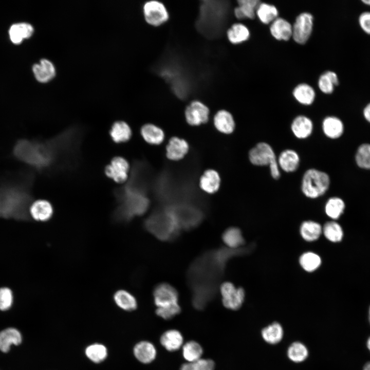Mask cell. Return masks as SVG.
<instances>
[{"label":"cell","instance_id":"9","mask_svg":"<svg viewBox=\"0 0 370 370\" xmlns=\"http://www.w3.org/2000/svg\"><path fill=\"white\" fill-rule=\"evenodd\" d=\"M313 16L308 12H303L296 18L292 26V37L299 44L305 43L312 30Z\"/></svg>","mask_w":370,"mask_h":370},{"label":"cell","instance_id":"38","mask_svg":"<svg viewBox=\"0 0 370 370\" xmlns=\"http://www.w3.org/2000/svg\"><path fill=\"white\" fill-rule=\"evenodd\" d=\"M322 233L327 239L332 243L340 242L343 236L341 226L335 221H327L322 227Z\"/></svg>","mask_w":370,"mask_h":370},{"label":"cell","instance_id":"16","mask_svg":"<svg viewBox=\"0 0 370 370\" xmlns=\"http://www.w3.org/2000/svg\"><path fill=\"white\" fill-rule=\"evenodd\" d=\"M277 161L280 169L286 173H292L298 169L300 158L295 151L288 149L281 152Z\"/></svg>","mask_w":370,"mask_h":370},{"label":"cell","instance_id":"1","mask_svg":"<svg viewBox=\"0 0 370 370\" xmlns=\"http://www.w3.org/2000/svg\"><path fill=\"white\" fill-rule=\"evenodd\" d=\"M84 136L82 127L73 125L47 140H20L13 153L20 160L45 174L69 172L79 164Z\"/></svg>","mask_w":370,"mask_h":370},{"label":"cell","instance_id":"37","mask_svg":"<svg viewBox=\"0 0 370 370\" xmlns=\"http://www.w3.org/2000/svg\"><path fill=\"white\" fill-rule=\"evenodd\" d=\"M227 37L232 44H239L248 39L250 32L248 28L243 24L235 23L227 31Z\"/></svg>","mask_w":370,"mask_h":370},{"label":"cell","instance_id":"18","mask_svg":"<svg viewBox=\"0 0 370 370\" xmlns=\"http://www.w3.org/2000/svg\"><path fill=\"white\" fill-rule=\"evenodd\" d=\"M220 176L214 169L206 170L200 177L199 186L205 192L208 194L216 193L220 186Z\"/></svg>","mask_w":370,"mask_h":370},{"label":"cell","instance_id":"3","mask_svg":"<svg viewBox=\"0 0 370 370\" xmlns=\"http://www.w3.org/2000/svg\"><path fill=\"white\" fill-rule=\"evenodd\" d=\"M29 189L6 186L0 187V218L28 221L33 202Z\"/></svg>","mask_w":370,"mask_h":370},{"label":"cell","instance_id":"39","mask_svg":"<svg viewBox=\"0 0 370 370\" xmlns=\"http://www.w3.org/2000/svg\"><path fill=\"white\" fill-rule=\"evenodd\" d=\"M256 14L262 23L267 24L277 18L278 11L274 6L262 3L257 7Z\"/></svg>","mask_w":370,"mask_h":370},{"label":"cell","instance_id":"48","mask_svg":"<svg viewBox=\"0 0 370 370\" xmlns=\"http://www.w3.org/2000/svg\"><path fill=\"white\" fill-rule=\"evenodd\" d=\"M359 23L361 28L370 34V12L362 13L359 17Z\"/></svg>","mask_w":370,"mask_h":370},{"label":"cell","instance_id":"14","mask_svg":"<svg viewBox=\"0 0 370 370\" xmlns=\"http://www.w3.org/2000/svg\"><path fill=\"white\" fill-rule=\"evenodd\" d=\"M189 144L184 139L177 136L171 137L166 146V157L172 161L182 159L189 151Z\"/></svg>","mask_w":370,"mask_h":370},{"label":"cell","instance_id":"44","mask_svg":"<svg viewBox=\"0 0 370 370\" xmlns=\"http://www.w3.org/2000/svg\"><path fill=\"white\" fill-rule=\"evenodd\" d=\"M85 354L87 358L92 362L99 363L106 358L107 351L104 345L95 343L88 346L86 348Z\"/></svg>","mask_w":370,"mask_h":370},{"label":"cell","instance_id":"26","mask_svg":"<svg viewBox=\"0 0 370 370\" xmlns=\"http://www.w3.org/2000/svg\"><path fill=\"white\" fill-rule=\"evenodd\" d=\"M183 342L181 334L176 329H170L164 332L160 338V343L168 351L178 350Z\"/></svg>","mask_w":370,"mask_h":370},{"label":"cell","instance_id":"25","mask_svg":"<svg viewBox=\"0 0 370 370\" xmlns=\"http://www.w3.org/2000/svg\"><path fill=\"white\" fill-rule=\"evenodd\" d=\"M322 233L321 225L313 220H305L302 223L300 227V234L302 238L307 242L317 240Z\"/></svg>","mask_w":370,"mask_h":370},{"label":"cell","instance_id":"10","mask_svg":"<svg viewBox=\"0 0 370 370\" xmlns=\"http://www.w3.org/2000/svg\"><path fill=\"white\" fill-rule=\"evenodd\" d=\"M143 9L145 20L152 26H159L169 18L168 12L165 7L159 1L147 2L144 4Z\"/></svg>","mask_w":370,"mask_h":370},{"label":"cell","instance_id":"24","mask_svg":"<svg viewBox=\"0 0 370 370\" xmlns=\"http://www.w3.org/2000/svg\"><path fill=\"white\" fill-rule=\"evenodd\" d=\"M134 354L140 362L147 364L152 362L156 356V349L154 345L148 341H141L134 348Z\"/></svg>","mask_w":370,"mask_h":370},{"label":"cell","instance_id":"27","mask_svg":"<svg viewBox=\"0 0 370 370\" xmlns=\"http://www.w3.org/2000/svg\"><path fill=\"white\" fill-rule=\"evenodd\" d=\"M9 32L11 42L15 44H19L24 39H28L32 35L33 28L28 23H17L11 26Z\"/></svg>","mask_w":370,"mask_h":370},{"label":"cell","instance_id":"50","mask_svg":"<svg viewBox=\"0 0 370 370\" xmlns=\"http://www.w3.org/2000/svg\"><path fill=\"white\" fill-rule=\"evenodd\" d=\"M363 370H370V362L366 363L364 366Z\"/></svg>","mask_w":370,"mask_h":370},{"label":"cell","instance_id":"53","mask_svg":"<svg viewBox=\"0 0 370 370\" xmlns=\"http://www.w3.org/2000/svg\"><path fill=\"white\" fill-rule=\"evenodd\" d=\"M368 313H369V322H370V307H369V308Z\"/></svg>","mask_w":370,"mask_h":370},{"label":"cell","instance_id":"7","mask_svg":"<svg viewBox=\"0 0 370 370\" xmlns=\"http://www.w3.org/2000/svg\"><path fill=\"white\" fill-rule=\"evenodd\" d=\"M219 290L223 304L226 308L235 310L241 307L245 297L243 287H237L230 282H225L221 284Z\"/></svg>","mask_w":370,"mask_h":370},{"label":"cell","instance_id":"40","mask_svg":"<svg viewBox=\"0 0 370 370\" xmlns=\"http://www.w3.org/2000/svg\"><path fill=\"white\" fill-rule=\"evenodd\" d=\"M339 83L337 74L334 71H327L321 75L318 81L320 89L325 94H330L334 87Z\"/></svg>","mask_w":370,"mask_h":370},{"label":"cell","instance_id":"35","mask_svg":"<svg viewBox=\"0 0 370 370\" xmlns=\"http://www.w3.org/2000/svg\"><path fill=\"white\" fill-rule=\"evenodd\" d=\"M299 262L300 266L304 271L312 272L320 267L322 263V259L316 253L307 251L301 255Z\"/></svg>","mask_w":370,"mask_h":370},{"label":"cell","instance_id":"12","mask_svg":"<svg viewBox=\"0 0 370 370\" xmlns=\"http://www.w3.org/2000/svg\"><path fill=\"white\" fill-rule=\"evenodd\" d=\"M210 110L202 102L195 100L191 102L186 108L185 119L191 126H199L207 123L209 120Z\"/></svg>","mask_w":370,"mask_h":370},{"label":"cell","instance_id":"29","mask_svg":"<svg viewBox=\"0 0 370 370\" xmlns=\"http://www.w3.org/2000/svg\"><path fill=\"white\" fill-rule=\"evenodd\" d=\"M21 341V335L15 328H7L0 332V350L3 352L8 351L12 344L17 345Z\"/></svg>","mask_w":370,"mask_h":370},{"label":"cell","instance_id":"13","mask_svg":"<svg viewBox=\"0 0 370 370\" xmlns=\"http://www.w3.org/2000/svg\"><path fill=\"white\" fill-rule=\"evenodd\" d=\"M130 169V164L125 159L117 156L113 158L106 166L105 173L115 182L122 183L127 180Z\"/></svg>","mask_w":370,"mask_h":370},{"label":"cell","instance_id":"30","mask_svg":"<svg viewBox=\"0 0 370 370\" xmlns=\"http://www.w3.org/2000/svg\"><path fill=\"white\" fill-rule=\"evenodd\" d=\"M132 135V130L127 123L122 121L115 122L112 126L110 135L112 140L116 143H121L129 140Z\"/></svg>","mask_w":370,"mask_h":370},{"label":"cell","instance_id":"22","mask_svg":"<svg viewBox=\"0 0 370 370\" xmlns=\"http://www.w3.org/2000/svg\"><path fill=\"white\" fill-rule=\"evenodd\" d=\"M32 70L36 79L41 83L49 81L55 75L53 63L46 59H42L39 64H34Z\"/></svg>","mask_w":370,"mask_h":370},{"label":"cell","instance_id":"41","mask_svg":"<svg viewBox=\"0 0 370 370\" xmlns=\"http://www.w3.org/2000/svg\"><path fill=\"white\" fill-rule=\"evenodd\" d=\"M288 358L292 362L300 363L305 360L308 356L306 346L300 342L292 343L287 350Z\"/></svg>","mask_w":370,"mask_h":370},{"label":"cell","instance_id":"17","mask_svg":"<svg viewBox=\"0 0 370 370\" xmlns=\"http://www.w3.org/2000/svg\"><path fill=\"white\" fill-rule=\"evenodd\" d=\"M290 128L296 138L304 139L308 138L312 134L313 124L309 118L304 115H299L293 120Z\"/></svg>","mask_w":370,"mask_h":370},{"label":"cell","instance_id":"45","mask_svg":"<svg viewBox=\"0 0 370 370\" xmlns=\"http://www.w3.org/2000/svg\"><path fill=\"white\" fill-rule=\"evenodd\" d=\"M214 362L210 359H200L196 361L183 364L180 370H214Z\"/></svg>","mask_w":370,"mask_h":370},{"label":"cell","instance_id":"33","mask_svg":"<svg viewBox=\"0 0 370 370\" xmlns=\"http://www.w3.org/2000/svg\"><path fill=\"white\" fill-rule=\"evenodd\" d=\"M261 335L264 340L267 343L276 344L283 338V328L280 324L274 322L264 328L262 330Z\"/></svg>","mask_w":370,"mask_h":370},{"label":"cell","instance_id":"32","mask_svg":"<svg viewBox=\"0 0 370 370\" xmlns=\"http://www.w3.org/2000/svg\"><path fill=\"white\" fill-rule=\"evenodd\" d=\"M222 240L230 249H237L245 244L241 230L234 227H229L223 233Z\"/></svg>","mask_w":370,"mask_h":370},{"label":"cell","instance_id":"42","mask_svg":"<svg viewBox=\"0 0 370 370\" xmlns=\"http://www.w3.org/2000/svg\"><path fill=\"white\" fill-rule=\"evenodd\" d=\"M203 351L200 345L194 341L187 342L182 347V355L188 362L196 361L200 359Z\"/></svg>","mask_w":370,"mask_h":370},{"label":"cell","instance_id":"21","mask_svg":"<svg viewBox=\"0 0 370 370\" xmlns=\"http://www.w3.org/2000/svg\"><path fill=\"white\" fill-rule=\"evenodd\" d=\"M140 134L143 139L147 143L152 145H159L163 142L165 138L163 130L152 123L144 124L141 127Z\"/></svg>","mask_w":370,"mask_h":370},{"label":"cell","instance_id":"15","mask_svg":"<svg viewBox=\"0 0 370 370\" xmlns=\"http://www.w3.org/2000/svg\"><path fill=\"white\" fill-rule=\"evenodd\" d=\"M31 218L36 221L46 222L50 219L53 214L52 205L47 200L39 199L33 201L29 208Z\"/></svg>","mask_w":370,"mask_h":370},{"label":"cell","instance_id":"23","mask_svg":"<svg viewBox=\"0 0 370 370\" xmlns=\"http://www.w3.org/2000/svg\"><path fill=\"white\" fill-rule=\"evenodd\" d=\"M270 31L276 39L287 41L292 36V26L286 20L277 17L271 23Z\"/></svg>","mask_w":370,"mask_h":370},{"label":"cell","instance_id":"36","mask_svg":"<svg viewBox=\"0 0 370 370\" xmlns=\"http://www.w3.org/2000/svg\"><path fill=\"white\" fill-rule=\"evenodd\" d=\"M345 205L343 200L337 196L329 198L325 205L326 215L332 219H338L343 213Z\"/></svg>","mask_w":370,"mask_h":370},{"label":"cell","instance_id":"51","mask_svg":"<svg viewBox=\"0 0 370 370\" xmlns=\"http://www.w3.org/2000/svg\"><path fill=\"white\" fill-rule=\"evenodd\" d=\"M367 346L369 350L370 351V337L367 341Z\"/></svg>","mask_w":370,"mask_h":370},{"label":"cell","instance_id":"4","mask_svg":"<svg viewBox=\"0 0 370 370\" xmlns=\"http://www.w3.org/2000/svg\"><path fill=\"white\" fill-rule=\"evenodd\" d=\"M144 229L157 238L164 242L176 239L181 231L171 211L157 212L144 223Z\"/></svg>","mask_w":370,"mask_h":370},{"label":"cell","instance_id":"31","mask_svg":"<svg viewBox=\"0 0 370 370\" xmlns=\"http://www.w3.org/2000/svg\"><path fill=\"white\" fill-rule=\"evenodd\" d=\"M238 6L234 9L235 16L239 19L255 17L256 10L260 2L257 0H240L237 1Z\"/></svg>","mask_w":370,"mask_h":370},{"label":"cell","instance_id":"28","mask_svg":"<svg viewBox=\"0 0 370 370\" xmlns=\"http://www.w3.org/2000/svg\"><path fill=\"white\" fill-rule=\"evenodd\" d=\"M113 300L116 304L123 310L133 311L137 308V302L135 297L126 290L119 289L115 291Z\"/></svg>","mask_w":370,"mask_h":370},{"label":"cell","instance_id":"46","mask_svg":"<svg viewBox=\"0 0 370 370\" xmlns=\"http://www.w3.org/2000/svg\"><path fill=\"white\" fill-rule=\"evenodd\" d=\"M13 301V291L8 287H0V310L5 311L12 306Z\"/></svg>","mask_w":370,"mask_h":370},{"label":"cell","instance_id":"47","mask_svg":"<svg viewBox=\"0 0 370 370\" xmlns=\"http://www.w3.org/2000/svg\"><path fill=\"white\" fill-rule=\"evenodd\" d=\"M181 308L178 303L164 308H157L156 314L165 320H169L179 314Z\"/></svg>","mask_w":370,"mask_h":370},{"label":"cell","instance_id":"43","mask_svg":"<svg viewBox=\"0 0 370 370\" xmlns=\"http://www.w3.org/2000/svg\"><path fill=\"white\" fill-rule=\"evenodd\" d=\"M355 159L359 168L370 170V144H361L356 151Z\"/></svg>","mask_w":370,"mask_h":370},{"label":"cell","instance_id":"20","mask_svg":"<svg viewBox=\"0 0 370 370\" xmlns=\"http://www.w3.org/2000/svg\"><path fill=\"white\" fill-rule=\"evenodd\" d=\"M322 128L324 135L331 139L340 138L344 131V124L341 120L332 116H327L323 119Z\"/></svg>","mask_w":370,"mask_h":370},{"label":"cell","instance_id":"5","mask_svg":"<svg viewBox=\"0 0 370 370\" xmlns=\"http://www.w3.org/2000/svg\"><path fill=\"white\" fill-rule=\"evenodd\" d=\"M330 177L325 172L311 168L303 174L301 190L307 198H317L327 191L330 186Z\"/></svg>","mask_w":370,"mask_h":370},{"label":"cell","instance_id":"8","mask_svg":"<svg viewBox=\"0 0 370 370\" xmlns=\"http://www.w3.org/2000/svg\"><path fill=\"white\" fill-rule=\"evenodd\" d=\"M153 295L154 304L157 308H164L178 304V292L170 284H157L153 289Z\"/></svg>","mask_w":370,"mask_h":370},{"label":"cell","instance_id":"2","mask_svg":"<svg viewBox=\"0 0 370 370\" xmlns=\"http://www.w3.org/2000/svg\"><path fill=\"white\" fill-rule=\"evenodd\" d=\"M227 262L218 249L206 251L194 260L187 274L192 292L215 298Z\"/></svg>","mask_w":370,"mask_h":370},{"label":"cell","instance_id":"11","mask_svg":"<svg viewBox=\"0 0 370 370\" xmlns=\"http://www.w3.org/2000/svg\"><path fill=\"white\" fill-rule=\"evenodd\" d=\"M181 230H191L201 223L203 216L202 213L192 209H182L171 211Z\"/></svg>","mask_w":370,"mask_h":370},{"label":"cell","instance_id":"34","mask_svg":"<svg viewBox=\"0 0 370 370\" xmlns=\"http://www.w3.org/2000/svg\"><path fill=\"white\" fill-rule=\"evenodd\" d=\"M293 95L300 103L306 105L311 104L315 99L314 89L305 83L297 85L293 89Z\"/></svg>","mask_w":370,"mask_h":370},{"label":"cell","instance_id":"49","mask_svg":"<svg viewBox=\"0 0 370 370\" xmlns=\"http://www.w3.org/2000/svg\"><path fill=\"white\" fill-rule=\"evenodd\" d=\"M363 114L365 119L370 123V103L363 109Z\"/></svg>","mask_w":370,"mask_h":370},{"label":"cell","instance_id":"6","mask_svg":"<svg viewBox=\"0 0 370 370\" xmlns=\"http://www.w3.org/2000/svg\"><path fill=\"white\" fill-rule=\"evenodd\" d=\"M250 162L256 166H269L271 175L274 179L280 177L277 157L271 146L265 142L257 143L248 153Z\"/></svg>","mask_w":370,"mask_h":370},{"label":"cell","instance_id":"52","mask_svg":"<svg viewBox=\"0 0 370 370\" xmlns=\"http://www.w3.org/2000/svg\"><path fill=\"white\" fill-rule=\"evenodd\" d=\"M362 2L368 5H370V0H363Z\"/></svg>","mask_w":370,"mask_h":370},{"label":"cell","instance_id":"19","mask_svg":"<svg viewBox=\"0 0 370 370\" xmlns=\"http://www.w3.org/2000/svg\"><path fill=\"white\" fill-rule=\"evenodd\" d=\"M213 123L215 128L224 134H231L235 128V122L232 115L225 109L217 112L214 116Z\"/></svg>","mask_w":370,"mask_h":370}]
</instances>
